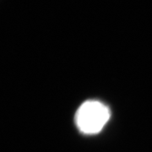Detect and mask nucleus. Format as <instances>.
<instances>
[{
  "label": "nucleus",
  "mask_w": 152,
  "mask_h": 152,
  "mask_svg": "<svg viewBox=\"0 0 152 152\" xmlns=\"http://www.w3.org/2000/svg\"><path fill=\"white\" fill-rule=\"evenodd\" d=\"M111 116L109 108L96 100L82 104L75 114V124L80 131L86 134H97L103 129Z\"/></svg>",
  "instance_id": "nucleus-1"
},
{
  "label": "nucleus",
  "mask_w": 152,
  "mask_h": 152,
  "mask_svg": "<svg viewBox=\"0 0 152 152\" xmlns=\"http://www.w3.org/2000/svg\"><path fill=\"white\" fill-rule=\"evenodd\" d=\"M0 1H1V0H0Z\"/></svg>",
  "instance_id": "nucleus-2"
}]
</instances>
